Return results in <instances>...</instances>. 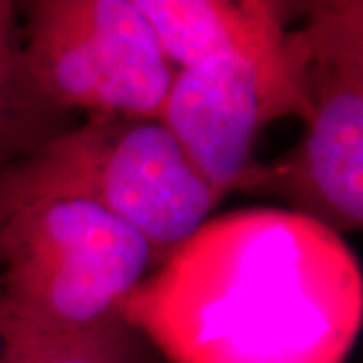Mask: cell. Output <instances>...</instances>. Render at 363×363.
I'll use <instances>...</instances> for the list:
<instances>
[{
	"label": "cell",
	"instance_id": "cell-8",
	"mask_svg": "<svg viewBox=\"0 0 363 363\" xmlns=\"http://www.w3.org/2000/svg\"><path fill=\"white\" fill-rule=\"evenodd\" d=\"M57 113L26 75L16 6L0 0V168L52 138L49 130Z\"/></svg>",
	"mask_w": 363,
	"mask_h": 363
},
{
	"label": "cell",
	"instance_id": "cell-3",
	"mask_svg": "<svg viewBox=\"0 0 363 363\" xmlns=\"http://www.w3.org/2000/svg\"><path fill=\"white\" fill-rule=\"evenodd\" d=\"M0 194L85 198L130 224L156 269L220 204L162 119L89 116L0 168Z\"/></svg>",
	"mask_w": 363,
	"mask_h": 363
},
{
	"label": "cell",
	"instance_id": "cell-4",
	"mask_svg": "<svg viewBox=\"0 0 363 363\" xmlns=\"http://www.w3.org/2000/svg\"><path fill=\"white\" fill-rule=\"evenodd\" d=\"M293 30L309 117L301 142L271 166L257 164L247 190L274 194L335 234L363 226V2L303 4Z\"/></svg>",
	"mask_w": 363,
	"mask_h": 363
},
{
	"label": "cell",
	"instance_id": "cell-5",
	"mask_svg": "<svg viewBox=\"0 0 363 363\" xmlns=\"http://www.w3.org/2000/svg\"><path fill=\"white\" fill-rule=\"evenodd\" d=\"M25 6L26 75L51 109L162 119L176 71L133 0H37Z\"/></svg>",
	"mask_w": 363,
	"mask_h": 363
},
{
	"label": "cell",
	"instance_id": "cell-2",
	"mask_svg": "<svg viewBox=\"0 0 363 363\" xmlns=\"http://www.w3.org/2000/svg\"><path fill=\"white\" fill-rule=\"evenodd\" d=\"M154 269L142 234L85 198L0 194V337L128 323L123 307Z\"/></svg>",
	"mask_w": 363,
	"mask_h": 363
},
{
	"label": "cell",
	"instance_id": "cell-7",
	"mask_svg": "<svg viewBox=\"0 0 363 363\" xmlns=\"http://www.w3.org/2000/svg\"><path fill=\"white\" fill-rule=\"evenodd\" d=\"M174 71L247 49L289 28L293 4L272 0H133Z\"/></svg>",
	"mask_w": 363,
	"mask_h": 363
},
{
	"label": "cell",
	"instance_id": "cell-6",
	"mask_svg": "<svg viewBox=\"0 0 363 363\" xmlns=\"http://www.w3.org/2000/svg\"><path fill=\"white\" fill-rule=\"evenodd\" d=\"M309 97L293 30L174 73L162 121L220 198L247 190L259 133L281 117L307 121Z\"/></svg>",
	"mask_w": 363,
	"mask_h": 363
},
{
	"label": "cell",
	"instance_id": "cell-1",
	"mask_svg": "<svg viewBox=\"0 0 363 363\" xmlns=\"http://www.w3.org/2000/svg\"><path fill=\"white\" fill-rule=\"evenodd\" d=\"M357 259L293 210L208 218L150 272L125 321L169 363H343L362 327Z\"/></svg>",
	"mask_w": 363,
	"mask_h": 363
},
{
	"label": "cell",
	"instance_id": "cell-9",
	"mask_svg": "<svg viewBox=\"0 0 363 363\" xmlns=\"http://www.w3.org/2000/svg\"><path fill=\"white\" fill-rule=\"evenodd\" d=\"M0 363H145L130 323L57 337H0Z\"/></svg>",
	"mask_w": 363,
	"mask_h": 363
}]
</instances>
